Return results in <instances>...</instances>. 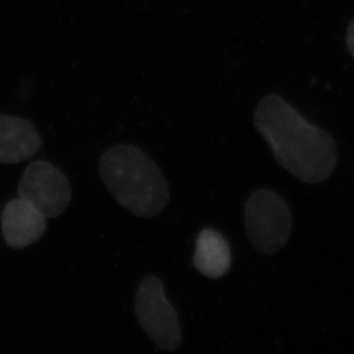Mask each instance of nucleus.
Here are the masks:
<instances>
[{
    "instance_id": "7ed1b4c3",
    "label": "nucleus",
    "mask_w": 354,
    "mask_h": 354,
    "mask_svg": "<svg viewBox=\"0 0 354 354\" xmlns=\"http://www.w3.org/2000/svg\"><path fill=\"white\" fill-rule=\"evenodd\" d=\"M244 221L249 241L263 254H277L290 236V209L280 195L270 189L250 195L244 207Z\"/></svg>"
},
{
    "instance_id": "f03ea898",
    "label": "nucleus",
    "mask_w": 354,
    "mask_h": 354,
    "mask_svg": "<svg viewBox=\"0 0 354 354\" xmlns=\"http://www.w3.org/2000/svg\"><path fill=\"white\" fill-rule=\"evenodd\" d=\"M99 172L115 200L137 217H155L169 203L170 192L162 171L133 145H118L104 151Z\"/></svg>"
},
{
    "instance_id": "20e7f679",
    "label": "nucleus",
    "mask_w": 354,
    "mask_h": 354,
    "mask_svg": "<svg viewBox=\"0 0 354 354\" xmlns=\"http://www.w3.org/2000/svg\"><path fill=\"white\" fill-rule=\"evenodd\" d=\"M136 315L142 330L158 348L174 351L183 342L178 313L167 301L163 281L154 275L145 277L136 294Z\"/></svg>"
},
{
    "instance_id": "39448f33",
    "label": "nucleus",
    "mask_w": 354,
    "mask_h": 354,
    "mask_svg": "<svg viewBox=\"0 0 354 354\" xmlns=\"http://www.w3.org/2000/svg\"><path fill=\"white\" fill-rule=\"evenodd\" d=\"M17 194L34 204L45 217L57 218L71 203V186L66 174L54 164L35 160L22 174Z\"/></svg>"
},
{
    "instance_id": "6e6552de",
    "label": "nucleus",
    "mask_w": 354,
    "mask_h": 354,
    "mask_svg": "<svg viewBox=\"0 0 354 354\" xmlns=\"http://www.w3.org/2000/svg\"><path fill=\"white\" fill-rule=\"evenodd\" d=\"M231 261L226 239L214 228H204L195 242L194 266L197 271L216 280L230 271Z\"/></svg>"
},
{
    "instance_id": "1a4fd4ad",
    "label": "nucleus",
    "mask_w": 354,
    "mask_h": 354,
    "mask_svg": "<svg viewBox=\"0 0 354 354\" xmlns=\"http://www.w3.org/2000/svg\"><path fill=\"white\" fill-rule=\"evenodd\" d=\"M346 45H348V50L354 57V21L348 26V34H346Z\"/></svg>"
},
{
    "instance_id": "0eeeda50",
    "label": "nucleus",
    "mask_w": 354,
    "mask_h": 354,
    "mask_svg": "<svg viewBox=\"0 0 354 354\" xmlns=\"http://www.w3.org/2000/svg\"><path fill=\"white\" fill-rule=\"evenodd\" d=\"M41 144L30 120L0 114V163L17 164L34 158Z\"/></svg>"
},
{
    "instance_id": "423d86ee",
    "label": "nucleus",
    "mask_w": 354,
    "mask_h": 354,
    "mask_svg": "<svg viewBox=\"0 0 354 354\" xmlns=\"http://www.w3.org/2000/svg\"><path fill=\"white\" fill-rule=\"evenodd\" d=\"M3 241L12 249H24L39 241L46 231V217L24 198H13L1 212Z\"/></svg>"
},
{
    "instance_id": "f257e3e1",
    "label": "nucleus",
    "mask_w": 354,
    "mask_h": 354,
    "mask_svg": "<svg viewBox=\"0 0 354 354\" xmlns=\"http://www.w3.org/2000/svg\"><path fill=\"white\" fill-rule=\"evenodd\" d=\"M254 122L277 163L298 180L321 184L334 172L337 164L334 138L282 97L275 94L264 97L254 111Z\"/></svg>"
}]
</instances>
